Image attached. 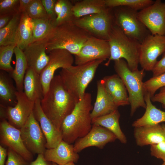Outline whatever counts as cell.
<instances>
[{
    "instance_id": "6da1fadb",
    "label": "cell",
    "mask_w": 165,
    "mask_h": 165,
    "mask_svg": "<svg viewBox=\"0 0 165 165\" xmlns=\"http://www.w3.org/2000/svg\"><path fill=\"white\" fill-rule=\"evenodd\" d=\"M77 102L65 88L59 75H54L48 91L40 101L45 114L60 130L63 120Z\"/></svg>"
},
{
    "instance_id": "7a4b0ae2",
    "label": "cell",
    "mask_w": 165,
    "mask_h": 165,
    "mask_svg": "<svg viewBox=\"0 0 165 165\" xmlns=\"http://www.w3.org/2000/svg\"><path fill=\"white\" fill-rule=\"evenodd\" d=\"M91 102V94L86 93L64 118L60 128L63 141L72 144L90 130L92 126L90 114L93 107Z\"/></svg>"
},
{
    "instance_id": "3957f363",
    "label": "cell",
    "mask_w": 165,
    "mask_h": 165,
    "mask_svg": "<svg viewBox=\"0 0 165 165\" xmlns=\"http://www.w3.org/2000/svg\"><path fill=\"white\" fill-rule=\"evenodd\" d=\"M90 35L76 25L73 21L55 26L42 41L46 53L55 49L65 50L75 55H78Z\"/></svg>"
},
{
    "instance_id": "277c9868",
    "label": "cell",
    "mask_w": 165,
    "mask_h": 165,
    "mask_svg": "<svg viewBox=\"0 0 165 165\" xmlns=\"http://www.w3.org/2000/svg\"><path fill=\"white\" fill-rule=\"evenodd\" d=\"M110 48V56L105 64L108 66L112 61L125 60L130 69H138L141 43L125 34L115 24L108 40Z\"/></svg>"
},
{
    "instance_id": "5b68a950",
    "label": "cell",
    "mask_w": 165,
    "mask_h": 165,
    "mask_svg": "<svg viewBox=\"0 0 165 165\" xmlns=\"http://www.w3.org/2000/svg\"><path fill=\"white\" fill-rule=\"evenodd\" d=\"M104 61L97 60L80 65L62 68L59 72L65 88L78 102L84 96L86 88Z\"/></svg>"
},
{
    "instance_id": "8992f818",
    "label": "cell",
    "mask_w": 165,
    "mask_h": 165,
    "mask_svg": "<svg viewBox=\"0 0 165 165\" xmlns=\"http://www.w3.org/2000/svg\"><path fill=\"white\" fill-rule=\"evenodd\" d=\"M114 61L115 70L123 82L128 94L130 115L132 116L139 108H146L143 82L145 70L142 68L141 70L131 71L123 59Z\"/></svg>"
},
{
    "instance_id": "52a82bcc",
    "label": "cell",
    "mask_w": 165,
    "mask_h": 165,
    "mask_svg": "<svg viewBox=\"0 0 165 165\" xmlns=\"http://www.w3.org/2000/svg\"><path fill=\"white\" fill-rule=\"evenodd\" d=\"M115 24L128 37L141 43L149 31L139 20L138 11L125 6L113 8Z\"/></svg>"
},
{
    "instance_id": "ba28073f",
    "label": "cell",
    "mask_w": 165,
    "mask_h": 165,
    "mask_svg": "<svg viewBox=\"0 0 165 165\" xmlns=\"http://www.w3.org/2000/svg\"><path fill=\"white\" fill-rule=\"evenodd\" d=\"M111 9L107 7L100 13L74 18L73 22L76 25L89 34L108 40L115 24L113 13L111 12Z\"/></svg>"
},
{
    "instance_id": "9c48e42d",
    "label": "cell",
    "mask_w": 165,
    "mask_h": 165,
    "mask_svg": "<svg viewBox=\"0 0 165 165\" xmlns=\"http://www.w3.org/2000/svg\"><path fill=\"white\" fill-rule=\"evenodd\" d=\"M16 95L17 102L14 106L0 104V118L20 129L33 112L35 102L30 100L23 91H17Z\"/></svg>"
},
{
    "instance_id": "30bf717a",
    "label": "cell",
    "mask_w": 165,
    "mask_h": 165,
    "mask_svg": "<svg viewBox=\"0 0 165 165\" xmlns=\"http://www.w3.org/2000/svg\"><path fill=\"white\" fill-rule=\"evenodd\" d=\"M165 51V35L149 34L140 44L139 64L145 71H152L158 57Z\"/></svg>"
},
{
    "instance_id": "8fae6325",
    "label": "cell",
    "mask_w": 165,
    "mask_h": 165,
    "mask_svg": "<svg viewBox=\"0 0 165 165\" xmlns=\"http://www.w3.org/2000/svg\"><path fill=\"white\" fill-rule=\"evenodd\" d=\"M20 130L23 142L28 150L33 155H44L46 149V140L33 112Z\"/></svg>"
},
{
    "instance_id": "7c38bea8",
    "label": "cell",
    "mask_w": 165,
    "mask_h": 165,
    "mask_svg": "<svg viewBox=\"0 0 165 165\" xmlns=\"http://www.w3.org/2000/svg\"><path fill=\"white\" fill-rule=\"evenodd\" d=\"M48 54L49 61L40 74L44 96L49 90L56 70L72 65L75 59L72 54L65 50H54Z\"/></svg>"
},
{
    "instance_id": "4fadbf2b",
    "label": "cell",
    "mask_w": 165,
    "mask_h": 165,
    "mask_svg": "<svg viewBox=\"0 0 165 165\" xmlns=\"http://www.w3.org/2000/svg\"><path fill=\"white\" fill-rule=\"evenodd\" d=\"M138 15L151 34L165 35V2L156 0L139 11Z\"/></svg>"
},
{
    "instance_id": "5bb4252c",
    "label": "cell",
    "mask_w": 165,
    "mask_h": 165,
    "mask_svg": "<svg viewBox=\"0 0 165 165\" xmlns=\"http://www.w3.org/2000/svg\"><path fill=\"white\" fill-rule=\"evenodd\" d=\"M110 48L108 40L90 35L82 47L79 53L75 55L76 65L85 64L97 60L104 61L110 56Z\"/></svg>"
},
{
    "instance_id": "9a60e30c",
    "label": "cell",
    "mask_w": 165,
    "mask_h": 165,
    "mask_svg": "<svg viewBox=\"0 0 165 165\" xmlns=\"http://www.w3.org/2000/svg\"><path fill=\"white\" fill-rule=\"evenodd\" d=\"M0 141L20 155L30 163L33 161V155L24 145L20 129L14 127L5 119H1L0 123Z\"/></svg>"
},
{
    "instance_id": "2e32d148",
    "label": "cell",
    "mask_w": 165,
    "mask_h": 165,
    "mask_svg": "<svg viewBox=\"0 0 165 165\" xmlns=\"http://www.w3.org/2000/svg\"><path fill=\"white\" fill-rule=\"evenodd\" d=\"M116 139V136L108 130L100 126L92 124L90 131L75 141L73 145L74 150L78 153L90 147L102 149L107 144L114 142Z\"/></svg>"
},
{
    "instance_id": "e0dca14e",
    "label": "cell",
    "mask_w": 165,
    "mask_h": 165,
    "mask_svg": "<svg viewBox=\"0 0 165 165\" xmlns=\"http://www.w3.org/2000/svg\"><path fill=\"white\" fill-rule=\"evenodd\" d=\"M40 101L39 99L35 101L33 113L46 138V148H54L63 140L61 133L45 114Z\"/></svg>"
},
{
    "instance_id": "ac0fdd59",
    "label": "cell",
    "mask_w": 165,
    "mask_h": 165,
    "mask_svg": "<svg viewBox=\"0 0 165 165\" xmlns=\"http://www.w3.org/2000/svg\"><path fill=\"white\" fill-rule=\"evenodd\" d=\"M23 51L28 67L31 68L40 74L49 60L44 42L42 41L33 42Z\"/></svg>"
},
{
    "instance_id": "d6986e66",
    "label": "cell",
    "mask_w": 165,
    "mask_h": 165,
    "mask_svg": "<svg viewBox=\"0 0 165 165\" xmlns=\"http://www.w3.org/2000/svg\"><path fill=\"white\" fill-rule=\"evenodd\" d=\"M43 155L46 160L58 165L76 163L79 158L78 153L74 150L73 145L63 140L55 147L46 149Z\"/></svg>"
},
{
    "instance_id": "ffe728a7",
    "label": "cell",
    "mask_w": 165,
    "mask_h": 165,
    "mask_svg": "<svg viewBox=\"0 0 165 165\" xmlns=\"http://www.w3.org/2000/svg\"><path fill=\"white\" fill-rule=\"evenodd\" d=\"M101 80L106 92L118 107L130 104L126 88L117 74L106 76Z\"/></svg>"
},
{
    "instance_id": "44dd1931",
    "label": "cell",
    "mask_w": 165,
    "mask_h": 165,
    "mask_svg": "<svg viewBox=\"0 0 165 165\" xmlns=\"http://www.w3.org/2000/svg\"><path fill=\"white\" fill-rule=\"evenodd\" d=\"M134 136L137 145L141 147L165 141V132L159 124L135 127Z\"/></svg>"
},
{
    "instance_id": "7402d4cb",
    "label": "cell",
    "mask_w": 165,
    "mask_h": 165,
    "mask_svg": "<svg viewBox=\"0 0 165 165\" xmlns=\"http://www.w3.org/2000/svg\"><path fill=\"white\" fill-rule=\"evenodd\" d=\"M97 94L90 116L92 119L105 115L118 109L106 92L101 80L97 82Z\"/></svg>"
},
{
    "instance_id": "603a6c76",
    "label": "cell",
    "mask_w": 165,
    "mask_h": 165,
    "mask_svg": "<svg viewBox=\"0 0 165 165\" xmlns=\"http://www.w3.org/2000/svg\"><path fill=\"white\" fill-rule=\"evenodd\" d=\"M151 98L149 94H145V111L141 117L133 123L132 126L134 128L156 125L160 123L165 122V112L157 108L151 102Z\"/></svg>"
},
{
    "instance_id": "cb8c5ba5",
    "label": "cell",
    "mask_w": 165,
    "mask_h": 165,
    "mask_svg": "<svg viewBox=\"0 0 165 165\" xmlns=\"http://www.w3.org/2000/svg\"><path fill=\"white\" fill-rule=\"evenodd\" d=\"M24 89L26 96L31 101L35 102L43 97L40 74L30 67H28L24 76Z\"/></svg>"
},
{
    "instance_id": "d4e9b609",
    "label": "cell",
    "mask_w": 165,
    "mask_h": 165,
    "mask_svg": "<svg viewBox=\"0 0 165 165\" xmlns=\"http://www.w3.org/2000/svg\"><path fill=\"white\" fill-rule=\"evenodd\" d=\"M120 114L117 109L109 114L92 119V124L108 130L116 136L121 143L125 144L127 142V139L120 126Z\"/></svg>"
},
{
    "instance_id": "484cf974",
    "label": "cell",
    "mask_w": 165,
    "mask_h": 165,
    "mask_svg": "<svg viewBox=\"0 0 165 165\" xmlns=\"http://www.w3.org/2000/svg\"><path fill=\"white\" fill-rule=\"evenodd\" d=\"M33 27L32 19L26 12L21 13L16 37V44L23 51L32 42Z\"/></svg>"
},
{
    "instance_id": "4316f807",
    "label": "cell",
    "mask_w": 165,
    "mask_h": 165,
    "mask_svg": "<svg viewBox=\"0 0 165 165\" xmlns=\"http://www.w3.org/2000/svg\"><path fill=\"white\" fill-rule=\"evenodd\" d=\"M11 76L4 71L0 72V98L1 105L8 106H14L17 101L15 87Z\"/></svg>"
},
{
    "instance_id": "83f0119b",
    "label": "cell",
    "mask_w": 165,
    "mask_h": 165,
    "mask_svg": "<svg viewBox=\"0 0 165 165\" xmlns=\"http://www.w3.org/2000/svg\"><path fill=\"white\" fill-rule=\"evenodd\" d=\"M107 8L105 0H83L73 5L72 10L74 18H78L100 13Z\"/></svg>"
},
{
    "instance_id": "f1b7e54d",
    "label": "cell",
    "mask_w": 165,
    "mask_h": 165,
    "mask_svg": "<svg viewBox=\"0 0 165 165\" xmlns=\"http://www.w3.org/2000/svg\"><path fill=\"white\" fill-rule=\"evenodd\" d=\"M14 53L16 64L14 69L10 73V76L15 82L17 90L23 91L24 79L28 64L23 51L17 46L14 49Z\"/></svg>"
},
{
    "instance_id": "f546056e",
    "label": "cell",
    "mask_w": 165,
    "mask_h": 165,
    "mask_svg": "<svg viewBox=\"0 0 165 165\" xmlns=\"http://www.w3.org/2000/svg\"><path fill=\"white\" fill-rule=\"evenodd\" d=\"M21 15V13L19 12L15 14L8 24L0 29V46L16 44V37Z\"/></svg>"
},
{
    "instance_id": "4dcf8cb0",
    "label": "cell",
    "mask_w": 165,
    "mask_h": 165,
    "mask_svg": "<svg viewBox=\"0 0 165 165\" xmlns=\"http://www.w3.org/2000/svg\"><path fill=\"white\" fill-rule=\"evenodd\" d=\"M32 21L33 26L32 42L44 39L55 27L54 21L48 16L41 19H32Z\"/></svg>"
},
{
    "instance_id": "1f68e13d",
    "label": "cell",
    "mask_w": 165,
    "mask_h": 165,
    "mask_svg": "<svg viewBox=\"0 0 165 165\" xmlns=\"http://www.w3.org/2000/svg\"><path fill=\"white\" fill-rule=\"evenodd\" d=\"M106 7L113 8L125 6L139 11L153 3L152 0H105Z\"/></svg>"
},
{
    "instance_id": "d6a6232c",
    "label": "cell",
    "mask_w": 165,
    "mask_h": 165,
    "mask_svg": "<svg viewBox=\"0 0 165 165\" xmlns=\"http://www.w3.org/2000/svg\"><path fill=\"white\" fill-rule=\"evenodd\" d=\"M16 44L0 46V69L11 73L13 70L11 65L12 57L14 53Z\"/></svg>"
},
{
    "instance_id": "836d02e7",
    "label": "cell",
    "mask_w": 165,
    "mask_h": 165,
    "mask_svg": "<svg viewBox=\"0 0 165 165\" xmlns=\"http://www.w3.org/2000/svg\"><path fill=\"white\" fill-rule=\"evenodd\" d=\"M145 94H148L151 98L159 89L165 86V73L156 76H153L143 84Z\"/></svg>"
},
{
    "instance_id": "e575fe53",
    "label": "cell",
    "mask_w": 165,
    "mask_h": 165,
    "mask_svg": "<svg viewBox=\"0 0 165 165\" xmlns=\"http://www.w3.org/2000/svg\"><path fill=\"white\" fill-rule=\"evenodd\" d=\"M73 6L70 1L62 0V10L54 22L55 26L73 21L74 18L72 10Z\"/></svg>"
},
{
    "instance_id": "d590c367",
    "label": "cell",
    "mask_w": 165,
    "mask_h": 165,
    "mask_svg": "<svg viewBox=\"0 0 165 165\" xmlns=\"http://www.w3.org/2000/svg\"><path fill=\"white\" fill-rule=\"evenodd\" d=\"M26 12L32 19H41L48 16L41 0H32Z\"/></svg>"
},
{
    "instance_id": "8d00e7d4",
    "label": "cell",
    "mask_w": 165,
    "mask_h": 165,
    "mask_svg": "<svg viewBox=\"0 0 165 165\" xmlns=\"http://www.w3.org/2000/svg\"><path fill=\"white\" fill-rule=\"evenodd\" d=\"M19 0H0V15L19 12Z\"/></svg>"
},
{
    "instance_id": "74e56055",
    "label": "cell",
    "mask_w": 165,
    "mask_h": 165,
    "mask_svg": "<svg viewBox=\"0 0 165 165\" xmlns=\"http://www.w3.org/2000/svg\"><path fill=\"white\" fill-rule=\"evenodd\" d=\"M7 156L5 165H30L31 163L9 148L7 149Z\"/></svg>"
},
{
    "instance_id": "f35d334b",
    "label": "cell",
    "mask_w": 165,
    "mask_h": 165,
    "mask_svg": "<svg viewBox=\"0 0 165 165\" xmlns=\"http://www.w3.org/2000/svg\"><path fill=\"white\" fill-rule=\"evenodd\" d=\"M150 150L152 156L165 162V141L151 145Z\"/></svg>"
},
{
    "instance_id": "ab89813d",
    "label": "cell",
    "mask_w": 165,
    "mask_h": 165,
    "mask_svg": "<svg viewBox=\"0 0 165 165\" xmlns=\"http://www.w3.org/2000/svg\"><path fill=\"white\" fill-rule=\"evenodd\" d=\"M47 15L55 21L57 16L55 12V6L57 0H41Z\"/></svg>"
},
{
    "instance_id": "60d3db41",
    "label": "cell",
    "mask_w": 165,
    "mask_h": 165,
    "mask_svg": "<svg viewBox=\"0 0 165 165\" xmlns=\"http://www.w3.org/2000/svg\"><path fill=\"white\" fill-rule=\"evenodd\" d=\"M153 76H156L165 73V51L162 58L158 61L152 71Z\"/></svg>"
},
{
    "instance_id": "b9f144b4",
    "label": "cell",
    "mask_w": 165,
    "mask_h": 165,
    "mask_svg": "<svg viewBox=\"0 0 165 165\" xmlns=\"http://www.w3.org/2000/svg\"><path fill=\"white\" fill-rule=\"evenodd\" d=\"M159 92L151 98V101L154 102H158L165 106V86L160 89Z\"/></svg>"
},
{
    "instance_id": "7bdbcfd3",
    "label": "cell",
    "mask_w": 165,
    "mask_h": 165,
    "mask_svg": "<svg viewBox=\"0 0 165 165\" xmlns=\"http://www.w3.org/2000/svg\"><path fill=\"white\" fill-rule=\"evenodd\" d=\"M30 165H52V163L46 160L43 154H39L35 160L30 163Z\"/></svg>"
},
{
    "instance_id": "ee69618b",
    "label": "cell",
    "mask_w": 165,
    "mask_h": 165,
    "mask_svg": "<svg viewBox=\"0 0 165 165\" xmlns=\"http://www.w3.org/2000/svg\"><path fill=\"white\" fill-rule=\"evenodd\" d=\"M14 15L6 14L0 15V29L4 27L8 24Z\"/></svg>"
},
{
    "instance_id": "f6af8a7d",
    "label": "cell",
    "mask_w": 165,
    "mask_h": 165,
    "mask_svg": "<svg viewBox=\"0 0 165 165\" xmlns=\"http://www.w3.org/2000/svg\"><path fill=\"white\" fill-rule=\"evenodd\" d=\"M32 1V0H19V12L21 13L26 12V9Z\"/></svg>"
},
{
    "instance_id": "bcb514c9",
    "label": "cell",
    "mask_w": 165,
    "mask_h": 165,
    "mask_svg": "<svg viewBox=\"0 0 165 165\" xmlns=\"http://www.w3.org/2000/svg\"><path fill=\"white\" fill-rule=\"evenodd\" d=\"M7 156V150L0 145V165H5V162Z\"/></svg>"
},
{
    "instance_id": "7dc6e473",
    "label": "cell",
    "mask_w": 165,
    "mask_h": 165,
    "mask_svg": "<svg viewBox=\"0 0 165 165\" xmlns=\"http://www.w3.org/2000/svg\"><path fill=\"white\" fill-rule=\"evenodd\" d=\"M62 8V0H58L55 6V12L57 17L60 14Z\"/></svg>"
},
{
    "instance_id": "c3c4849f",
    "label": "cell",
    "mask_w": 165,
    "mask_h": 165,
    "mask_svg": "<svg viewBox=\"0 0 165 165\" xmlns=\"http://www.w3.org/2000/svg\"><path fill=\"white\" fill-rule=\"evenodd\" d=\"M64 165H75V163L74 162H69V163H68Z\"/></svg>"
},
{
    "instance_id": "681fc988",
    "label": "cell",
    "mask_w": 165,
    "mask_h": 165,
    "mask_svg": "<svg viewBox=\"0 0 165 165\" xmlns=\"http://www.w3.org/2000/svg\"><path fill=\"white\" fill-rule=\"evenodd\" d=\"M161 126L165 132V124H163L161 125Z\"/></svg>"
},
{
    "instance_id": "f907efd6",
    "label": "cell",
    "mask_w": 165,
    "mask_h": 165,
    "mask_svg": "<svg viewBox=\"0 0 165 165\" xmlns=\"http://www.w3.org/2000/svg\"><path fill=\"white\" fill-rule=\"evenodd\" d=\"M161 165H165V162H163V163Z\"/></svg>"
},
{
    "instance_id": "816d5d0a",
    "label": "cell",
    "mask_w": 165,
    "mask_h": 165,
    "mask_svg": "<svg viewBox=\"0 0 165 165\" xmlns=\"http://www.w3.org/2000/svg\"><path fill=\"white\" fill-rule=\"evenodd\" d=\"M52 165H57V164L55 163H52Z\"/></svg>"
}]
</instances>
